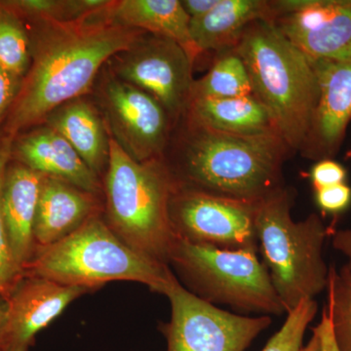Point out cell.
Instances as JSON below:
<instances>
[{
    "instance_id": "obj_2",
    "label": "cell",
    "mask_w": 351,
    "mask_h": 351,
    "mask_svg": "<svg viewBox=\"0 0 351 351\" xmlns=\"http://www.w3.org/2000/svg\"><path fill=\"white\" fill-rule=\"evenodd\" d=\"M174 164L175 186L221 197L261 202L285 186L283 166L293 152L276 133L239 135L184 115Z\"/></svg>"
},
{
    "instance_id": "obj_12",
    "label": "cell",
    "mask_w": 351,
    "mask_h": 351,
    "mask_svg": "<svg viewBox=\"0 0 351 351\" xmlns=\"http://www.w3.org/2000/svg\"><path fill=\"white\" fill-rule=\"evenodd\" d=\"M103 104L113 138L132 158L140 162L164 158L173 123L156 99L130 83L112 77L104 86Z\"/></svg>"
},
{
    "instance_id": "obj_18",
    "label": "cell",
    "mask_w": 351,
    "mask_h": 351,
    "mask_svg": "<svg viewBox=\"0 0 351 351\" xmlns=\"http://www.w3.org/2000/svg\"><path fill=\"white\" fill-rule=\"evenodd\" d=\"M272 17L271 5L267 0H219L206 15L191 19V41L197 54L223 52L234 48L252 23L272 21Z\"/></svg>"
},
{
    "instance_id": "obj_26",
    "label": "cell",
    "mask_w": 351,
    "mask_h": 351,
    "mask_svg": "<svg viewBox=\"0 0 351 351\" xmlns=\"http://www.w3.org/2000/svg\"><path fill=\"white\" fill-rule=\"evenodd\" d=\"M317 311L315 300L302 302L287 313L282 328L269 339L263 351H301L304 332Z\"/></svg>"
},
{
    "instance_id": "obj_31",
    "label": "cell",
    "mask_w": 351,
    "mask_h": 351,
    "mask_svg": "<svg viewBox=\"0 0 351 351\" xmlns=\"http://www.w3.org/2000/svg\"><path fill=\"white\" fill-rule=\"evenodd\" d=\"M313 331L319 339L320 351H341L335 339L331 316L325 307L320 322L313 328Z\"/></svg>"
},
{
    "instance_id": "obj_11",
    "label": "cell",
    "mask_w": 351,
    "mask_h": 351,
    "mask_svg": "<svg viewBox=\"0 0 351 351\" xmlns=\"http://www.w3.org/2000/svg\"><path fill=\"white\" fill-rule=\"evenodd\" d=\"M270 5L276 29L309 59H351V0H277Z\"/></svg>"
},
{
    "instance_id": "obj_6",
    "label": "cell",
    "mask_w": 351,
    "mask_h": 351,
    "mask_svg": "<svg viewBox=\"0 0 351 351\" xmlns=\"http://www.w3.org/2000/svg\"><path fill=\"white\" fill-rule=\"evenodd\" d=\"M295 191L284 186L258 205L256 232L263 263L286 313L315 300L327 288L329 269L323 256L328 228L317 214L294 221Z\"/></svg>"
},
{
    "instance_id": "obj_13",
    "label": "cell",
    "mask_w": 351,
    "mask_h": 351,
    "mask_svg": "<svg viewBox=\"0 0 351 351\" xmlns=\"http://www.w3.org/2000/svg\"><path fill=\"white\" fill-rule=\"evenodd\" d=\"M92 292L43 277L23 274L7 295L3 351H29L36 335L63 313L69 304Z\"/></svg>"
},
{
    "instance_id": "obj_5",
    "label": "cell",
    "mask_w": 351,
    "mask_h": 351,
    "mask_svg": "<svg viewBox=\"0 0 351 351\" xmlns=\"http://www.w3.org/2000/svg\"><path fill=\"white\" fill-rule=\"evenodd\" d=\"M23 274L91 291L112 281H133L160 294L173 271L124 243L101 213L57 243L36 249Z\"/></svg>"
},
{
    "instance_id": "obj_4",
    "label": "cell",
    "mask_w": 351,
    "mask_h": 351,
    "mask_svg": "<svg viewBox=\"0 0 351 351\" xmlns=\"http://www.w3.org/2000/svg\"><path fill=\"white\" fill-rule=\"evenodd\" d=\"M174 189L163 158L140 162L110 138L104 219L134 251L167 265L177 239L169 215Z\"/></svg>"
},
{
    "instance_id": "obj_29",
    "label": "cell",
    "mask_w": 351,
    "mask_h": 351,
    "mask_svg": "<svg viewBox=\"0 0 351 351\" xmlns=\"http://www.w3.org/2000/svg\"><path fill=\"white\" fill-rule=\"evenodd\" d=\"M311 177L313 188L317 191L343 184L346 179V170L332 159H324L315 163L311 169Z\"/></svg>"
},
{
    "instance_id": "obj_27",
    "label": "cell",
    "mask_w": 351,
    "mask_h": 351,
    "mask_svg": "<svg viewBox=\"0 0 351 351\" xmlns=\"http://www.w3.org/2000/svg\"><path fill=\"white\" fill-rule=\"evenodd\" d=\"M10 12L39 21H73L71 0H14L2 2Z\"/></svg>"
},
{
    "instance_id": "obj_22",
    "label": "cell",
    "mask_w": 351,
    "mask_h": 351,
    "mask_svg": "<svg viewBox=\"0 0 351 351\" xmlns=\"http://www.w3.org/2000/svg\"><path fill=\"white\" fill-rule=\"evenodd\" d=\"M253 95L243 60L234 50L219 52L206 75L195 80L193 99H232Z\"/></svg>"
},
{
    "instance_id": "obj_16",
    "label": "cell",
    "mask_w": 351,
    "mask_h": 351,
    "mask_svg": "<svg viewBox=\"0 0 351 351\" xmlns=\"http://www.w3.org/2000/svg\"><path fill=\"white\" fill-rule=\"evenodd\" d=\"M45 176L23 165H8L2 184L1 207L11 250L21 269L34 253V228Z\"/></svg>"
},
{
    "instance_id": "obj_8",
    "label": "cell",
    "mask_w": 351,
    "mask_h": 351,
    "mask_svg": "<svg viewBox=\"0 0 351 351\" xmlns=\"http://www.w3.org/2000/svg\"><path fill=\"white\" fill-rule=\"evenodd\" d=\"M160 294L171 306L169 322L161 325L167 351H245L271 324L270 316L237 315L200 299L174 272Z\"/></svg>"
},
{
    "instance_id": "obj_7",
    "label": "cell",
    "mask_w": 351,
    "mask_h": 351,
    "mask_svg": "<svg viewBox=\"0 0 351 351\" xmlns=\"http://www.w3.org/2000/svg\"><path fill=\"white\" fill-rule=\"evenodd\" d=\"M257 250H223L176 239L168 265L182 285L210 304H228L245 313H285ZM176 276V277H178Z\"/></svg>"
},
{
    "instance_id": "obj_30",
    "label": "cell",
    "mask_w": 351,
    "mask_h": 351,
    "mask_svg": "<svg viewBox=\"0 0 351 351\" xmlns=\"http://www.w3.org/2000/svg\"><path fill=\"white\" fill-rule=\"evenodd\" d=\"M22 77L0 69V122L7 110H10L19 93Z\"/></svg>"
},
{
    "instance_id": "obj_34",
    "label": "cell",
    "mask_w": 351,
    "mask_h": 351,
    "mask_svg": "<svg viewBox=\"0 0 351 351\" xmlns=\"http://www.w3.org/2000/svg\"><path fill=\"white\" fill-rule=\"evenodd\" d=\"M7 322V300L0 295V351H3Z\"/></svg>"
},
{
    "instance_id": "obj_15",
    "label": "cell",
    "mask_w": 351,
    "mask_h": 351,
    "mask_svg": "<svg viewBox=\"0 0 351 351\" xmlns=\"http://www.w3.org/2000/svg\"><path fill=\"white\" fill-rule=\"evenodd\" d=\"M101 213L99 195L45 176L34 221V251L57 243Z\"/></svg>"
},
{
    "instance_id": "obj_28",
    "label": "cell",
    "mask_w": 351,
    "mask_h": 351,
    "mask_svg": "<svg viewBox=\"0 0 351 351\" xmlns=\"http://www.w3.org/2000/svg\"><path fill=\"white\" fill-rule=\"evenodd\" d=\"M318 206L326 213L339 214L351 203V189L346 182L315 191Z\"/></svg>"
},
{
    "instance_id": "obj_35",
    "label": "cell",
    "mask_w": 351,
    "mask_h": 351,
    "mask_svg": "<svg viewBox=\"0 0 351 351\" xmlns=\"http://www.w3.org/2000/svg\"><path fill=\"white\" fill-rule=\"evenodd\" d=\"M301 351H320L319 339H318L315 332H313V337L309 339L307 345L302 348Z\"/></svg>"
},
{
    "instance_id": "obj_17",
    "label": "cell",
    "mask_w": 351,
    "mask_h": 351,
    "mask_svg": "<svg viewBox=\"0 0 351 351\" xmlns=\"http://www.w3.org/2000/svg\"><path fill=\"white\" fill-rule=\"evenodd\" d=\"M21 164L47 177L62 180L99 195L98 175L83 161L68 141L49 126L27 134L16 144Z\"/></svg>"
},
{
    "instance_id": "obj_14",
    "label": "cell",
    "mask_w": 351,
    "mask_h": 351,
    "mask_svg": "<svg viewBox=\"0 0 351 351\" xmlns=\"http://www.w3.org/2000/svg\"><path fill=\"white\" fill-rule=\"evenodd\" d=\"M311 62L319 93L300 152L306 158L320 161L338 154L351 120V59Z\"/></svg>"
},
{
    "instance_id": "obj_32",
    "label": "cell",
    "mask_w": 351,
    "mask_h": 351,
    "mask_svg": "<svg viewBox=\"0 0 351 351\" xmlns=\"http://www.w3.org/2000/svg\"><path fill=\"white\" fill-rule=\"evenodd\" d=\"M182 5L191 19L202 17L218 5L219 0H184Z\"/></svg>"
},
{
    "instance_id": "obj_10",
    "label": "cell",
    "mask_w": 351,
    "mask_h": 351,
    "mask_svg": "<svg viewBox=\"0 0 351 351\" xmlns=\"http://www.w3.org/2000/svg\"><path fill=\"white\" fill-rule=\"evenodd\" d=\"M113 58L117 77L156 99L173 126L186 114L195 82V61L179 43L145 32L134 45Z\"/></svg>"
},
{
    "instance_id": "obj_19",
    "label": "cell",
    "mask_w": 351,
    "mask_h": 351,
    "mask_svg": "<svg viewBox=\"0 0 351 351\" xmlns=\"http://www.w3.org/2000/svg\"><path fill=\"white\" fill-rule=\"evenodd\" d=\"M104 13L117 24L172 39L193 61L198 55L189 32L191 18L179 0L110 1Z\"/></svg>"
},
{
    "instance_id": "obj_3",
    "label": "cell",
    "mask_w": 351,
    "mask_h": 351,
    "mask_svg": "<svg viewBox=\"0 0 351 351\" xmlns=\"http://www.w3.org/2000/svg\"><path fill=\"white\" fill-rule=\"evenodd\" d=\"M232 49L279 137L293 154L301 152L319 93L311 60L269 20L252 23Z\"/></svg>"
},
{
    "instance_id": "obj_21",
    "label": "cell",
    "mask_w": 351,
    "mask_h": 351,
    "mask_svg": "<svg viewBox=\"0 0 351 351\" xmlns=\"http://www.w3.org/2000/svg\"><path fill=\"white\" fill-rule=\"evenodd\" d=\"M184 115L226 133H276L269 112L254 95L232 99H193Z\"/></svg>"
},
{
    "instance_id": "obj_33",
    "label": "cell",
    "mask_w": 351,
    "mask_h": 351,
    "mask_svg": "<svg viewBox=\"0 0 351 351\" xmlns=\"http://www.w3.org/2000/svg\"><path fill=\"white\" fill-rule=\"evenodd\" d=\"M332 246L351 261V230H339L332 237Z\"/></svg>"
},
{
    "instance_id": "obj_24",
    "label": "cell",
    "mask_w": 351,
    "mask_h": 351,
    "mask_svg": "<svg viewBox=\"0 0 351 351\" xmlns=\"http://www.w3.org/2000/svg\"><path fill=\"white\" fill-rule=\"evenodd\" d=\"M29 38L10 11L0 13V69L22 77L29 69Z\"/></svg>"
},
{
    "instance_id": "obj_23",
    "label": "cell",
    "mask_w": 351,
    "mask_h": 351,
    "mask_svg": "<svg viewBox=\"0 0 351 351\" xmlns=\"http://www.w3.org/2000/svg\"><path fill=\"white\" fill-rule=\"evenodd\" d=\"M328 313L339 350L351 351V261L341 269L330 267L327 283Z\"/></svg>"
},
{
    "instance_id": "obj_20",
    "label": "cell",
    "mask_w": 351,
    "mask_h": 351,
    "mask_svg": "<svg viewBox=\"0 0 351 351\" xmlns=\"http://www.w3.org/2000/svg\"><path fill=\"white\" fill-rule=\"evenodd\" d=\"M46 119L48 126L66 138L97 175L108 165L110 138L100 114L89 101L82 97L69 101Z\"/></svg>"
},
{
    "instance_id": "obj_1",
    "label": "cell",
    "mask_w": 351,
    "mask_h": 351,
    "mask_svg": "<svg viewBox=\"0 0 351 351\" xmlns=\"http://www.w3.org/2000/svg\"><path fill=\"white\" fill-rule=\"evenodd\" d=\"M104 10L75 21H39L34 61L9 110L8 136L14 137L64 104L82 98L103 64L145 34L108 19Z\"/></svg>"
},
{
    "instance_id": "obj_9",
    "label": "cell",
    "mask_w": 351,
    "mask_h": 351,
    "mask_svg": "<svg viewBox=\"0 0 351 351\" xmlns=\"http://www.w3.org/2000/svg\"><path fill=\"white\" fill-rule=\"evenodd\" d=\"M261 202L175 186L169 203L170 221L176 237L191 243L223 250L258 251L256 218Z\"/></svg>"
},
{
    "instance_id": "obj_25",
    "label": "cell",
    "mask_w": 351,
    "mask_h": 351,
    "mask_svg": "<svg viewBox=\"0 0 351 351\" xmlns=\"http://www.w3.org/2000/svg\"><path fill=\"white\" fill-rule=\"evenodd\" d=\"M12 152L13 137L0 138V295L3 297H7L23 276L11 250L1 207L2 184Z\"/></svg>"
}]
</instances>
